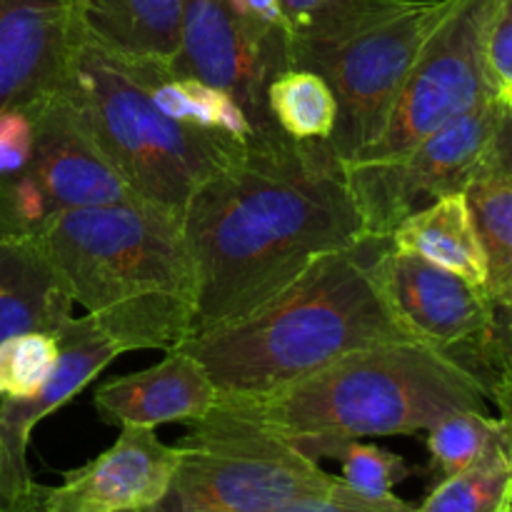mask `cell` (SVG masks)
Masks as SVG:
<instances>
[{"label": "cell", "instance_id": "obj_20", "mask_svg": "<svg viewBox=\"0 0 512 512\" xmlns=\"http://www.w3.org/2000/svg\"><path fill=\"white\" fill-rule=\"evenodd\" d=\"M470 218L485 255V293L503 305L512 285V155L465 188Z\"/></svg>", "mask_w": 512, "mask_h": 512}, {"label": "cell", "instance_id": "obj_10", "mask_svg": "<svg viewBox=\"0 0 512 512\" xmlns=\"http://www.w3.org/2000/svg\"><path fill=\"white\" fill-rule=\"evenodd\" d=\"M285 68H293L285 33L250 23L228 0H183L180 43L168 70L228 93L253 123L258 145L290 140L268 113V88Z\"/></svg>", "mask_w": 512, "mask_h": 512}, {"label": "cell", "instance_id": "obj_5", "mask_svg": "<svg viewBox=\"0 0 512 512\" xmlns=\"http://www.w3.org/2000/svg\"><path fill=\"white\" fill-rule=\"evenodd\" d=\"M163 70L120 58L80 35L58 90L130 193L183 215L195 190L243 158L250 145L160 113L150 83Z\"/></svg>", "mask_w": 512, "mask_h": 512}, {"label": "cell", "instance_id": "obj_33", "mask_svg": "<svg viewBox=\"0 0 512 512\" xmlns=\"http://www.w3.org/2000/svg\"><path fill=\"white\" fill-rule=\"evenodd\" d=\"M488 393L493 395L495 405L500 410V425L505 430V440H508L510 460H512V360L500 365L495 370L493 383H488Z\"/></svg>", "mask_w": 512, "mask_h": 512}, {"label": "cell", "instance_id": "obj_2", "mask_svg": "<svg viewBox=\"0 0 512 512\" xmlns=\"http://www.w3.org/2000/svg\"><path fill=\"white\" fill-rule=\"evenodd\" d=\"M75 305L128 350L193 335L195 270L180 215L130 198L60 213L38 240Z\"/></svg>", "mask_w": 512, "mask_h": 512}, {"label": "cell", "instance_id": "obj_7", "mask_svg": "<svg viewBox=\"0 0 512 512\" xmlns=\"http://www.w3.org/2000/svg\"><path fill=\"white\" fill-rule=\"evenodd\" d=\"M512 155V105L495 95L423 143L388 160L343 163L365 238L390 240L403 220L445 195L465 193L473 180Z\"/></svg>", "mask_w": 512, "mask_h": 512}, {"label": "cell", "instance_id": "obj_22", "mask_svg": "<svg viewBox=\"0 0 512 512\" xmlns=\"http://www.w3.org/2000/svg\"><path fill=\"white\" fill-rule=\"evenodd\" d=\"M290 23V53L300 48H330L355 38L393 15L410 0H280Z\"/></svg>", "mask_w": 512, "mask_h": 512}, {"label": "cell", "instance_id": "obj_16", "mask_svg": "<svg viewBox=\"0 0 512 512\" xmlns=\"http://www.w3.org/2000/svg\"><path fill=\"white\" fill-rule=\"evenodd\" d=\"M58 340V360L43 388L25 400H0V440L10 465L18 473H30L28 445L35 425L70 403L118 355H123V348L108 338L88 315H73L65 320L58 330Z\"/></svg>", "mask_w": 512, "mask_h": 512}, {"label": "cell", "instance_id": "obj_23", "mask_svg": "<svg viewBox=\"0 0 512 512\" xmlns=\"http://www.w3.org/2000/svg\"><path fill=\"white\" fill-rule=\"evenodd\" d=\"M268 113L285 138L295 143H328L338 123V98L323 75L293 65L270 83Z\"/></svg>", "mask_w": 512, "mask_h": 512}, {"label": "cell", "instance_id": "obj_32", "mask_svg": "<svg viewBox=\"0 0 512 512\" xmlns=\"http://www.w3.org/2000/svg\"><path fill=\"white\" fill-rule=\"evenodd\" d=\"M230 8L238 15H243L250 23L268 25V28L280 30L290 38V23L285 18V10L280 0H228Z\"/></svg>", "mask_w": 512, "mask_h": 512}, {"label": "cell", "instance_id": "obj_25", "mask_svg": "<svg viewBox=\"0 0 512 512\" xmlns=\"http://www.w3.org/2000/svg\"><path fill=\"white\" fill-rule=\"evenodd\" d=\"M428 433V453L438 478L460 473L478 460H483L490 450L505 445V430L500 420L488 418L485 410H458L445 415Z\"/></svg>", "mask_w": 512, "mask_h": 512}, {"label": "cell", "instance_id": "obj_34", "mask_svg": "<svg viewBox=\"0 0 512 512\" xmlns=\"http://www.w3.org/2000/svg\"><path fill=\"white\" fill-rule=\"evenodd\" d=\"M30 480H33V475L18 473V470L10 465L8 455H5V448H3V440H0V512H8L10 500H13L15 493H18L20 488H25Z\"/></svg>", "mask_w": 512, "mask_h": 512}, {"label": "cell", "instance_id": "obj_19", "mask_svg": "<svg viewBox=\"0 0 512 512\" xmlns=\"http://www.w3.org/2000/svg\"><path fill=\"white\" fill-rule=\"evenodd\" d=\"M390 245L403 253L420 255L485 288L488 268H485V255L473 218H470L465 193L445 195L428 208L410 215L390 235Z\"/></svg>", "mask_w": 512, "mask_h": 512}, {"label": "cell", "instance_id": "obj_30", "mask_svg": "<svg viewBox=\"0 0 512 512\" xmlns=\"http://www.w3.org/2000/svg\"><path fill=\"white\" fill-rule=\"evenodd\" d=\"M270 512H415V505L405 503L395 493L385 495V498H370V495L348 488L340 495L300 500V503L283 505V508Z\"/></svg>", "mask_w": 512, "mask_h": 512}, {"label": "cell", "instance_id": "obj_27", "mask_svg": "<svg viewBox=\"0 0 512 512\" xmlns=\"http://www.w3.org/2000/svg\"><path fill=\"white\" fill-rule=\"evenodd\" d=\"M328 458L338 460L343 465L340 478H343L345 485H350L358 493L370 495V498L393 495L395 485H400L413 475L410 465L398 453L373 443H360V440L338 445V448L330 450Z\"/></svg>", "mask_w": 512, "mask_h": 512}, {"label": "cell", "instance_id": "obj_36", "mask_svg": "<svg viewBox=\"0 0 512 512\" xmlns=\"http://www.w3.org/2000/svg\"><path fill=\"white\" fill-rule=\"evenodd\" d=\"M508 98H510V100H512V93H510V95H508Z\"/></svg>", "mask_w": 512, "mask_h": 512}, {"label": "cell", "instance_id": "obj_31", "mask_svg": "<svg viewBox=\"0 0 512 512\" xmlns=\"http://www.w3.org/2000/svg\"><path fill=\"white\" fill-rule=\"evenodd\" d=\"M473 353L475 358L483 360L493 373L500 365L512 360V285L505 303L495 305L493 308V325H490L488 338H485Z\"/></svg>", "mask_w": 512, "mask_h": 512}, {"label": "cell", "instance_id": "obj_3", "mask_svg": "<svg viewBox=\"0 0 512 512\" xmlns=\"http://www.w3.org/2000/svg\"><path fill=\"white\" fill-rule=\"evenodd\" d=\"M370 243L325 255L258 310L193 335L178 348L203 363L220 400H255L355 350L413 340L395 323L370 273Z\"/></svg>", "mask_w": 512, "mask_h": 512}, {"label": "cell", "instance_id": "obj_8", "mask_svg": "<svg viewBox=\"0 0 512 512\" xmlns=\"http://www.w3.org/2000/svg\"><path fill=\"white\" fill-rule=\"evenodd\" d=\"M453 0H410L403 13L330 48H300L293 65L323 75L338 98L330 148L340 163L360 158L388 125L393 105Z\"/></svg>", "mask_w": 512, "mask_h": 512}, {"label": "cell", "instance_id": "obj_35", "mask_svg": "<svg viewBox=\"0 0 512 512\" xmlns=\"http://www.w3.org/2000/svg\"><path fill=\"white\" fill-rule=\"evenodd\" d=\"M8 512H38V505H35V480H30L25 488H20L15 493V498L10 500ZM128 512H160L158 508H140V510H128Z\"/></svg>", "mask_w": 512, "mask_h": 512}, {"label": "cell", "instance_id": "obj_21", "mask_svg": "<svg viewBox=\"0 0 512 512\" xmlns=\"http://www.w3.org/2000/svg\"><path fill=\"white\" fill-rule=\"evenodd\" d=\"M150 98L155 108L175 123L228 135L243 145H258V135L245 110L228 93L203 80L163 70L150 83Z\"/></svg>", "mask_w": 512, "mask_h": 512}, {"label": "cell", "instance_id": "obj_13", "mask_svg": "<svg viewBox=\"0 0 512 512\" xmlns=\"http://www.w3.org/2000/svg\"><path fill=\"white\" fill-rule=\"evenodd\" d=\"M33 115L35 153L25 173L55 218L65 210L118 203L133 195L60 90L35 100Z\"/></svg>", "mask_w": 512, "mask_h": 512}, {"label": "cell", "instance_id": "obj_17", "mask_svg": "<svg viewBox=\"0 0 512 512\" xmlns=\"http://www.w3.org/2000/svg\"><path fill=\"white\" fill-rule=\"evenodd\" d=\"M80 35L125 60L170 68L183 0H75Z\"/></svg>", "mask_w": 512, "mask_h": 512}, {"label": "cell", "instance_id": "obj_28", "mask_svg": "<svg viewBox=\"0 0 512 512\" xmlns=\"http://www.w3.org/2000/svg\"><path fill=\"white\" fill-rule=\"evenodd\" d=\"M35 153L33 103L0 110V180L15 178Z\"/></svg>", "mask_w": 512, "mask_h": 512}, {"label": "cell", "instance_id": "obj_18", "mask_svg": "<svg viewBox=\"0 0 512 512\" xmlns=\"http://www.w3.org/2000/svg\"><path fill=\"white\" fill-rule=\"evenodd\" d=\"M73 305L38 243L0 238V343L28 330L58 333Z\"/></svg>", "mask_w": 512, "mask_h": 512}, {"label": "cell", "instance_id": "obj_9", "mask_svg": "<svg viewBox=\"0 0 512 512\" xmlns=\"http://www.w3.org/2000/svg\"><path fill=\"white\" fill-rule=\"evenodd\" d=\"M490 13L493 0H453L420 50L380 138L350 163L408 153L460 115L500 95L488 65Z\"/></svg>", "mask_w": 512, "mask_h": 512}, {"label": "cell", "instance_id": "obj_29", "mask_svg": "<svg viewBox=\"0 0 512 512\" xmlns=\"http://www.w3.org/2000/svg\"><path fill=\"white\" fill-rule=\"evenodd\" d=\"M488 65L495 90L512 93V0H493L488 25Z\"/></svg>", "mask_w": 512, "mask_h": 512}, {"label": "cell", "instance_id": "obj_12", "mask_svg": "<svg viewBox=\"0 0 512 512\" xmlns=\"http://www.w3.org/2000/svg\"><path fill=\"white\" fill-rule=\"evenodd\" d=\"M178 445H165L155 428L120 425V435L90 463L68 470L63 483H35L38 512H128L155 508L178 470Z\"/></svg>", "mask_w": 512, "mask_h": 512}, {"label": "cell", "instance_id": "obj_24", "mask_svg": "<svg viewBox=\"0 0 512 512\" xmlns=\"http://www.w3.org/2000/svg\"><path fill=\"white\" fill-rule=\"evenodd\" d=\"M512 505V460L508 443L483 460L438 480L415 512H505Z\"/></svg>", "mask_w": 512, "mask_h": 512}, {"label": "cell", "instance_id": "obj_11", "mask_svg": "<svg viewBox=\"0 0 512 512\" xmlns=\"http://www.w3.org/2000/svg\"><path fill=\"white\" fill-rule=\"evenodd\" d=\"M370 273L395 323L418 343L455 353L475 350L493 325V300L485 288L388 240L370 258Z\"/></svg>", "mask_w": 512, "mask_h": 512}, {"label": "cell", "instance_id": "obj_1", "mask_svg": "<svg viewBox=\"0 0 512 512\" xmlns=\"http://www.w3.org/2000/svg\"><path fill=\"white\" fill-rule=\"evenodd\" d=\"M180 223L195 270L193 335L253 313L320 258L368 240L330 143L250 145L195 190Z\"/></svg>", "mask_w": 512, "mask_h": 512}, {"label": "cell", "instance_id": "obj_4", "mask_svg": "<svg viewBox=\"0 0 512 512\" xmlns=\"http://www.w3.org/2000/svg\"><path fill=\"white\" fill-rule=\"evenodd\" d=\"M488 385L453 353L418 340L355 350L255 400H218L320 460L350 440L415 435L458 410H485Z\"/></svg>", "mask_w": 512, "mask_h": 512}, {"label": "cell", "instance_id": "obj_6", "mask_svg": "<svg viewBox=\"0 0 512 512\" xmlns=\"http://www.w3.org/2000/svg\"><path fill=\"white\" fill-rule=\"evenodd\" d=\"M160 512H270L350 488L293 440L215 405L178 443Z\"/></svg>", "mask_w": 512, "mask_h": 512}, {"label": "cell", "instance_id": "obj_14", "mask_svg": "<svg viewBox=\"0 0 512 512\" xmlns=\"http://www.w3.org/2000/svg\"><path fill=\"white\" fill-rule=\"evenodd\" d=\"M78 38L75 0H0V110L55 93Z\"/></svg>", "mask_w": 512, "mask_h": 512}, {"label": "cell", "instance_id": "obj_26", "mask_svg": "<svg viewBox=\"0 0 512 512\" xmlns=\"http://www.w3.org/2000/svg\"><path fill=\"white\" fill-rule=\"evenodd\" d=\"M60 353L58 333L28 330L0 343V400H25L48 380Z\"/></svg>", "mask_w": 512, "mask_h": 512}, {"label": "cell", "instance_id": "obj_15", "mask_svg": "<svg viewBox=\"0 0 512 512\" xmlns=\"http://www.w3.org/2000/svg\"><path fill=\"white\" fill-rule=\"evenodd\" d=\"M218 400L220 393L208 370L183 348L165 350V358L153 368L108 380L93 395L95 410L105 423L143 428L193 425L208 418Z\"/></svg>", "mask_w": 512, "mask_h": 512}, {"label": "cell", "instance_id": "obj_37", "mask_svg": "<svg viewBox=\"0 0 512 512\" xmlns=\"http://www.w3.org/2000/svg\"><path fill=\"white\" fill-rule=\"evenodd\" d=\"M510 105H512V100H510Z\"/></svg>", "mask_w": 512, "mask_h": 512}]
</instances>
